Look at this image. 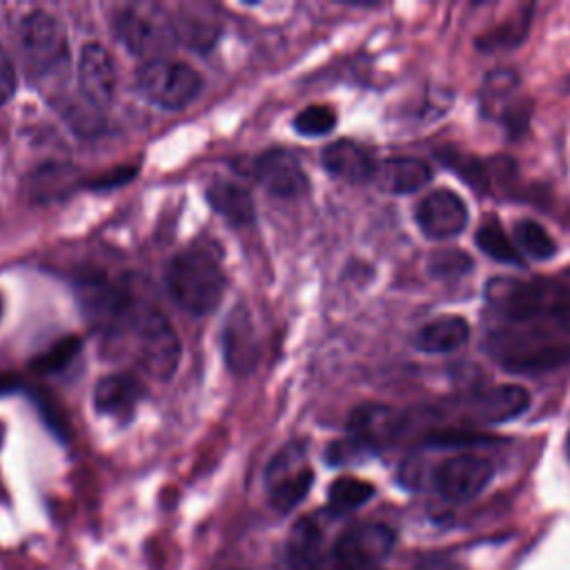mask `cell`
Returning <instances> with one entry per match:
<instances>
[{"label": "cell", "mask_w": 570, "mask_h": 570, "mask_svg": "<svg viewBox=\"0 0 570 570\" xmlns=\"http://www.w3.org/2000/svg\"><path fill=\"white\" fill-rule=\"evenodd\" d=\"M416 225L432 240H445L468 225L465 203L450 189H434L416 203Z\"/></svg>", "instance_id": "obj_11"}, {"label": "cell", "mask_w": 570, "mask_h": 570, "mask_svg": "<svg viewBox=\"0 0 570 570\" xmlns=\"http://www.w3.org/2000/svg\"><path fill=\"white\" fill-rule=\"evenodd\" d=\"M145 387L131 374H107L94 387V407L114 419H129L142 399Z\"/></svg>", "instance_id": "obj_17"}, {"label": "cell", "mask_w": 570, "mask_h": 570, "mask_svg": "<svg viewBox=\"0 0 570 570\" xmlns=\"http://www.w3.org/2000/svg\"><path fill=\"white\" fill-rule=\"evenodd\" d=\"M76 185H78V171L67 163L40 165L29 176V191L36 200H42V203L65 198L67 194L73 191Z\"/></svg>", "instance_id": "obj_23"}, {"label": "cell", "mask_w": 570, "mask_h": 570, "mask_svg": "<svg viewBox=\"0 0 570 570\" xmlns=\"http://www.w3.org/2000/svg\"><path fill=\"white\" fill-rule=\"evenodd\" d=\"M20 42L29 69L36 76H49L67 62V36L60 22L47 11H31L22 18Z\"/></svg>", "instance_id": "obj_8"}, {"label": "cell", "mask_w": 570, "mask_h": 570, "mask_svg": "<svg viewBox=\"0 0 570 570\" xmlns=\"http://www.w3.org/2000/svg\"><path fill=\"white\" fill-rule=\"evenodd\" d=\"M374 494V485L356 479V476H338L327 490V510L332 514H345L363 503H367Z\"/></svg>", "instance_id": "obj_24"}, {"label": "cell", "mask_w": 570, "mask_h": 570, "mask_svg": "<svg viewBox=\"0 0 570 570\" xmlns=\"http://www.w3.org/2000/svg\"><path fill=\"white\" fill-rule=\"evenodd\" d=\"M432 178L430 165L419 158H385L376 163L372 180L387 194H414L423 189Z\"/></svg>", "instance_id": "obj_19"}, {"label": "cell", "mask_w": 570, "mask_h": 570, "mask_svg": "<svg viewBox=\"0 0 570 570\" xmlns=\"http://www.w3.org/2000/svg\"><path fill=\"white\" fill-rule=\"evenodd\" d=\"M483 298L490 323L552 330L570 336V287L563 283L494 276L485 283Z\"/></svg>", "instance_id": "obj_1"}, {"label": "cell", "mask_w": 570, "mask_h": 570, "mask_svg": "<svg viewBox=\"0 0 570 570\" xmlns=\"http://www.w3.org/2000/svg\"><path fill=\"white\" fill-rule=\"evenodd\" d=\"M256 180L281 198L303 196L309 189L307 174L301 160L287 149H267L254 160Z\"/></svg>", "instance_id": "obj_12"}, {"label": "cell", "mask_w": 570, "mask_h": 570, "mask_svg": "<svg viewBox=\"0 0 570 570\" xmlns=\"http://www.w3.org/2000/svg\"><path fill=\"white\" fill-rule=\"evenodd\" d=\"M129 330L136 336V356L142 370L160 381L171 379L180 363V341L171 323L158 309H134Z\"/></svg>", "instance_id": "obj_5"}, {"label": "cell", "mask_w": 570, "mask_h": 570, "mask_svg": "<svg viewBox=\"0 0 570 570\" xmlns=\"http://www.w3.org/2000/svg\"><path fill=\"white\" fill-rule=\"evenodd\" d=\"M82 347V341L78 336H65V338H58L56 343H51L47 350H42L40 354H36L29 363V367L36 372V374H53V372H60L65 370L73 358L76 354L80 352Z\"/></svg>", "instance_id": "obj_27"}, {"label": "cell", "mask_w": 570, "mask_h": 570, "mask_svg": "<svg viewBox=\"0 0 570 570\" xmlns=\"http://www.w3.org/2000/svg\"><path fill=\"white\" fill-rule=\"evenodd\" d=\"M269 501L278 512H289L298 505L312 488L314 472L305 465L303 445H285L267 465L265 472Z\"/></svg>", "instance_id": "obj_10"}, {"label": "cell", "mask_w": 570, "mask_h": 570, "mask_svg": "<svg viewBox=\"0 0 570 570\" xmlns=\"http://www.w3.org/2000/svg\"><path fill=\"white\" fill-rule=\"evenodd\" d=\"M114 31H116L118 40L136 56H149V53L163 49V45H165L163 27L134 9H125V11L116 13Z\"/></svg>", "instance_id": "obj_20"}, {"label": "cell", "mask_w": 570, "mask_h": 570, "mask_svg": "<svg viewBox=\"0 0 570 570\" xmlns=\"http://www.w3.org/2000/svg\"><path fill=\"white\" fill-rule=\"evenodd\" d=\"M207 203L212 209L223 216L232 225H249L256 218V207L254 198L249 191L236 183L229 180H214L207 191Z\"/></svg>", "instance_id": "obj_22"}, {"label": "cell", "mask_w": 570, "mask_h": 570, "mask_svg": "<svg viewBox=\"0 0 570 570\" xmlns=\"http://www.w3.org/2000/svg\"><path fill=\"white\" fill-rule=\"evenodd\" d=\"M223 350H225V361L234 372L247 374L254 370L258 358V345H256L252 316L243 305H238L227 316V323L223 330Z\"/></svg>", "instance_id": "obj_16"}, {"label": "cell", "mask_w": 570, "mask_h": 570, "mask_svg": "<svg viewBox=\"0 0 570 570\" xmlns=\"http://www.w3.org/2000/svg\"><path fill=\"white\" fill-rule=\"evenodd\" d=\"M20 387V381L13 376V374H7V372H0V396H7V394H13L16 390Z\"/></svg>", "instance_id": "obj_34"}, {"label": "cell", "mask_w": 570, "mask_h": 570, "mask_svg": "<svg viewBox=\"0 0 570 570\" xmlns=\"http://www.w3.org/2000/svg\"><path fill=\"white\" fill-rule=\"evenodd\" d=\"M321 160L330 174H334L347 183L372 180L374 169H376V160L372 158V154L363 145L347 140V138L330 142L323 149Z\"/></svg>", "instance_id": "obj_18"}, {"label": "cell", "mask_w": 570, "mask_h": 570, "mask_svg": "<svg viewBox=\"0 0 570 570\" xmlns=\"http://www.w3.org/2000/svg\"><path fill=\"white\" fill-rule=\"evenodd\" d=\"M0 316H2V298H0Z\"/></svg>", "instance_id": "obj_35"}, {"label": "cell", "mask_w": 570, "mask_h": 570, "mask_svg": "<svg viewBox=\"0 0 570 570\" xmlns=\"http://www.w3.org/2000/svg\"><path fill=\"white\" fill-rule=\"evenodd\" d=\"M492 474L494 468L488 459L476 454H454L434 465L430 485L441 499L461 503L481 494L492 481Z\"/></svg>", "instance_id": "obj_9"}, {"label": "cell", "mask_w": 570, "mask_h": 570, "mask_svg": "<svg viewBox=\"0 0 570 570\" xmlns=\"http://www.w3.org/2000/svg\"><path fill=\"white\" fill-rule=\"evenodd\" d=\"M134 176H136V167L125 165V167H116V169H111V171H107V174L94 176V178L87 183V187H89V189H114V187H118V185L129 183Z\"/></svg>", "instance_id": "obj_32"}, {"label": "cell", "mask_w": 570, "mask_h": 570, "mask_svg": "<svg viewBox=\"0 0 570 570\" xmlns=\"http://www.w3.org/2000/svg\"><path fill=\"white\" fill-rule=\"evenodd\" d=\"M530 405V394L521 385H494L481 390L468 401V414L481 423H503L523 414Z\"/></svg>", "instance_id": "obj_15"}, {"label": "cell", "mask_w": 570, "mask_h": 570, "mask_svg": "<svg viewBox=\"0 0 570 570\" xmlns=\"http://www.w3.org/2000/svg\"><path fill=\"white\" fill-rule=\"evenodd\" d=\"M472 265L470 256L459 252V249H445V252H436L430 258V272L439 278H454L461 276L463 272H468Z\"/></svg>", "instance_id": "obj_30"}, {"label": "cell", "mask_w": 570, "mask_h": 570, "mask_svg": "<svg viewBox=\"0 0 570 570\" xmlns=\"http://www.w3.org/2000/svg\"><path fill=\"white\" fill-rule=\"evenodd\" d=\"M78 305L89 325L102 334H120L129 327L134 307L129 296L102 274L82 276L76 283Z\"/></svg>", "instance_id": "obj_6"}, {"label": "cell", "mask_w": 570, "mask_h": 570, "mask_svg": "<svg viewBox=\"0 0 570 570\" xmlns=\"http://www.w3.org/2000/svg\"><path fill=\"white\" fill-rule=\"evenodd\" d=\"M468 338H470L468 321L463 316L448 314L425 323L416 332L414 345L425 354H448L459 350Z\"/></svg>", "instance_id": "obj_21"}, {"label": "cell", "mask_w": 570, "mask_h": 570, "mask_svg": "<svg viewBox=\"0 0 570 570\" xmlns=\"http://www.w3.org/2000/svg\"><path fill=\"white\" fill-rule=\"evenodd\" d=\"M78 85L91 107H105L116 96V67L109 51L98 42H87L78 60Z\"/></svg>", "instance_id": "obj_13"}, {"label": "cell", "mask_w": 570, "mask_h": 570, "mask_svg": "<svg viewBox=\"0 0 570 570\" xmlns=\"http://www.w3.org/2000/svg\"><path fill=\"white\" fill-rule=\"evenodd\" d=\"M16 91V71L7 56V51L0 45V105H4Z\"/></svg>", "instance_id": "obj_33"}, {"label": "cell", "mask_w": 570, "mask_h": 570, "mask_svg": "<svg viewBox=\"0 0 570 570\" xmlns=\"http://www.w3.org/2000/svg\"><path fill=\"white\" fill-rule=\"evenodd\" d=\"M394 546V532L383 523L347 528L330 552L327 570H379Z\"/></svg>", "instance_id": "obj_7"}, {"label": "cell", "mask_w": 570, "mask_h": 570, "mask_svg": "<svg viewBox=\"0 0 570 570\" xmlns=\"http://www.w3.org/2000/svg\"><path fill=\"white\" fill-rule=\"evenodd\" d=\"M439 158L443 165H448L454 174H459L470 187L479 189V191H488L490 189V174L483 169V165L479 163V158L463 154L459 149H441Z\"/></svg>", "instance_id": "obj_28"}, {"label": "cell", "mask_w": 570, "mask_h": 570, "mask_svg": "<svg viewBox=\"0 0 570 570\" xmlns=\"http://www.w3.org/2000/svg\"><path fill=\"white\" fill-rule=\"evenodd\" d=\"M374 450L367 445V443H363L361 439H356V436H347V439H343V441H334L330 448H327V461L332 463V465H343V463H350V461H358V459H363V456H367V454H372Z\"/></svg>", "instance_id": "obj_31"}, {"label": "cell", "mask_w": 570, "mask_h": 570, "mask_svg": "<svg viewBox=\"0 0 570 570\" xmlns=\"http://www.w3.org/2000/svg\"><path fill=\"white\" fill-rule=\"evenodd\" d=\"M485 352L503 370L517 374H539L570 361V336L488 323Z\"/></svg>", "instance_id": "obj_2"}, {"label": "cell", "mask_w": 570, "mask_h": 570, "mask_svg": "<svg viewBox=\"0 0 570 570\" xmlns=\"http://www.w3.org/2000/svg\"><path fill=\"white\" fill-rule=\"evenodd\" d=\"M512 234H514V245L519 247V252L528 254L534 261L552 258L557 252L554 240L537 220H530V218L517 220Z\"/></svg>", "instance_id": "obj_26"}, {"label": "cell", "mask_w": 570, "mask_h": 570, "mask_svg": "<svg viewBox=\"0 0 570 570\" xmlns=\"http://www.w3.org/2000/svg\"><path fill=\"white\" fill-rule=\"evenodd\" d=\"M336 114L327 105H309L301 109L294 118V129L301 136H325L334 129Z\"/></svg>", "instance_id": "obj_29"}, {"label": "cell", "mask_w": 570, "mask_h": 570, "mask_svg": "<svg viewBox=\"0 0 570 570\" xmlns=\"http://www.w3.org/2000/svg\"><path fill=\"white\" fill-rule=\"evenodd\" d=\"M350 436L361 439L372 450L396 439L405 430V414L383 403H363L354 407L347 421Z\"/></svg>", "instance_id": "obj_14"}, {"label": "cell", "mask_w": 570, "mask_h": 570, "mask_svg": "<svg viewBox=\"0 0 570 570\" xmlns=\"http://www.w3.org/2000/svg\"><path fill=\"white\" fill-rule=\"evenodd\" d=\"M136 87L145 100L160 109H183L198 98L203 78L185 62L151 58L136 71Z\"/></svg>", "instance_id": "obj_4"}, {"label": "cell", "mask_w": 570, "mask_h": 570, "mask_svg": "<svg viewBox=\"0 0 570 570\" xmlns=\"http://www.w3.org/2000/svg\"><path fill=\"white\" fill-rule=\"evenodd\" d=\"M165 285L178 307L203 316L216 309L225 292V276L207 249H185L165 269Z\"/></svg>", "instance_id": "obj_3"}, {"label": "cell", "mask_w": 570, "mask_h": 570, "mask_svg": "<svg viewBox=\"0 0 570 570\" xmlns=\"http://www.w3.org/2000/svg\"><path fill=\"white\" fill-rule=\"evenodd\" d=\"M476 245L494 261L499 263H508V265H517L523 267V258L521 252L517 249V245L510 240V236L503 232L501 223L494 218H488L485 223H481V227L474 234Z\"/></svg>", "instance_id": "obj_25"}]
</instances>
